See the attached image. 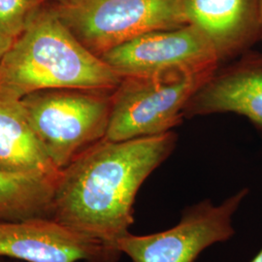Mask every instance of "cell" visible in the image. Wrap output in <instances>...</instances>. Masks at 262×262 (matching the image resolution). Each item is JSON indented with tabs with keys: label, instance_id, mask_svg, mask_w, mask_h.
<instances>
[{
	"label": "cell",
	"instance_id": "cell-1",
	"mask_svg": "<svg viewBox=\"0 0 262 262\" xmlns=\"http://www.w3.org/2000/svg\"><path fill=\"white\" fill-rule=\"evenodd\" d=\"M177 139L170 131L95 143L60 170L52 219L118 248V241L134 224V203L140 187L171 156Z\"/></svg>",
	"mask_w": 262,
	"mask_h": 262
},
{
	"label": "cell",
	"instance_id": "cell-2",
	"mask_svg": "<svg viewBox=\"0 0 262 262\" xmlns=\"http://www.w3.org/2000/svg\"><path fill=\"white\" fill-rule=\"evenodd\" d=\"M122 79L74 37L50 1L0 62V94L17 100L49 89L113 91Z\"/></svg>",
	"mask_w": 262,
	"mask_h": 262
},
{
	"label": "cell",
	"instance_id": "cell-3",
	"mask_svg": "<svg viewBox=\"0 0 262 262\" xmlns=\"http://www.w3.org/2000/svg\"><path fill=\"white\" fill-rule=\"evenodd\" d=\"M113 91L49 89L20 99L32 129L58 170L105 138Z\"/></svg>",
	"mask_w": 262,
	"mask_h": 262
},
{
	"label": "cell",
	"instance_id": "cell-4",
	"mask_svg": "<svg viewBox=\"0 0 262 262\" xmlns=\"http://www.w3.org/2000/svg\"><path fill=\"white\" fill-rule=\"evenodd\" d=\"M58 19L95 56L145 33L182 28V0H51Z\"/></svg>",
	"mask_w": 262,
	"mask_h": 262
},
{
	"label": "cell",
	"instance_id": "cell-5",
	"mask_svg": "<svg viewBox=\"0 0 262 262\" xmlns=\"http://www.w3.org/2000/svg\"><path fill=\"white\" fill-rule=\"evenodd\" d=\"M214 73L123 77L113 91L105 139L130 140L172 131L185 117L191 96Z\"/></svg>",
	"mask_w": 262,
	"mask_h": 262
},
{
	"label": "cell",
	"instance_id": "cell-6",
	"mask_svg": "<svg viewBox=\"0 0 262 262\" xmlns=\"http://www.w3.org/2000/svg\"><path fill=\"white\" fill-rule=\"evenodd\" d=\"M248 193L244 188L217 206L202 200L186 208L172 228L142 236L129 232L117 246L133 262H194L207 248L234 235L232 216Z\"/></svg>",
	"mask_w": 262,
	"mask_h": 262
},
{
	"label": "cell",
	"instance_id": "cell-7",
	"mask_svg": "<svg viewBox=\"0 0 262 262\" xmlns=\"http://www.w3.org/2000/svg\"><path fill=\"white\" fill-rule=\"evenodd\" d=\"M100 57L122 78L214 73L221 63L210 41L190 25L145 33Z\"/></svg>",
	"mask_w": 262,
	"mask_h": 262
},
{
	"label": "cell",
	"instance_id": "cell-8",
	"mask_svg": "<svg viewBox=\"0 0 262 262\" xmlns=\"http://www.w3.org/2000/svg\"><path fill=\"white\" fill-rule=\"evenodd\" d=\"M122 254L117 247L51 217L0 222V257L21 262H118Z\"/></svg>",
	"mask_w": 262,
	"mask_h": 262
},
{
	"label": "cell",
	"instance_id": "cell-9",
	"mask_svg": "<svg viewBox=\"0 0 262 262\" xmlns=\"http://www.w3.org/2000/svg\"><path fill=\"white\" fill-rule=\"evenodd\" d=\"M234 113L248 118L262 131V55L245 56L215 71L185 108V117Z\"/></svg>",
	"mask_w": 262,
	"mask_h": 262
},
{
	"label": "cell",
	"instance_id": "cell-10",
	"mask_svg": "<svg viewBox=\"0 0 262 262\" xmlns=\"http://www.w3.org/2000/svg\"><path fill=\"white\" fill-rule=\"evenodd\" d=\"M187 25L210 41L221 62L259 40L258 0H182Z\"/></svg>",
	"mask_w": 262,
	"mask_h": 262
},
{
	"label": "cell",
	"instance_id": "cell-11",
	"mask_svg": "<svg viewBox=\"0 0 262 262\" xmlns=\"http://www.w3.org/2000/svg\"><path fill=\"white\" fill-rule=\"evenodd\" d=\"M0 169L58 175L23 110L20 100L0 94Z\"/></svg>",
	"mask_w": 262,
	"mask_h": 262
},
{
	"label": "cell",
	"instance_id": "cell-12",
	"mask_svg": "<svg viewBox=\"0 0 262 262\" xmlns=\"http://www.w3.org/2000/svg\"><path fill=\"white\" fill-rule=\"evenodd\" d=\"M58 175L0 169V222L52 219Z\"/></svg>",
	"mask_w": 262,
	"mask_h": 262
},
{
	"label": "cell",
	"instance_id": "cell-13",
	"mask_svg": "<svg viewBox=\"0 0 262 262\" xmlns=\"http://www.w3.org/2000/svg\"><path fill=\"white\" fill-rule=\"evenodd\" d=\"M49 1L51 0H0V30L16 39Z\"/></svg>",
	"mask_w": 262,
	"mask_h": 262
},
{
	"label": "cell",
	"instance_id": "cell-14",
	"mask_svg": "<svg viewBox=\"0 0 262 262\" xmlns=\"http://www.w3.org/2000/svg\"><path fill=\"white\" fill-rule=\"evenodd\" d=\"M15 38L11 37L8 34L0 30V62L7 54L10 48L13 45Z\"/></svg>",
	"mask_w": 262,
	"mask_h": 262
},
{
	"label": "cell",
	"instance_id": "cell-15",
	"mask_svg": "<svg viewBox=\"0 0 262 262\" xmlns=\"http://www.w3.org/2000/svg\"><path fill=\"white\" fill-rule=\"evenodd\" d=\"M258 19H259V40L262 41V0H258Z\"/></svg>",
	"mask_w": 262,
	"mask_h": 262
},
{
	"label": "cell",
	"instance_id": "cell-16",
	"mask_svg": "<svg viewBox=\"0 0 262 262\" xmlns=\"http://www.w3.org/2000/svg\"><path fill=\"white\" fill-rule=\"evenodd\" d=\"M251 262H262V249L258 252V253L253 257V260Z\"/></svg>",
	"mask_w": 262,
	"mask_h": 262
},
{
	"label": "cell",
	"instance_id": "cell-17",
	"mask_svg": "<svg viewBox=\"0 0 262 262\" xmlns=\"http://www.w3.org/2000/svg\"><path fill=\"white\" fill-rule=\"evenodd\" d=\"M0 262H21V261H18V260H13V259H9V258H4V257H0Z\"/></svg>",
	"mask_w": 262,
	"mask_h": 262
},
{
	"label": "cell",
	"instance_id": "cell-18",
	"mask_svg": "<svg viewBox=\"0 0 262 262\" xmlns=\"http://www.w3.org/2000/svg\"><path fill=\"white\" fill-rule=\"evenodd\" d=\"M261 55H262V54H261Z\"/></svg>",
	"mask_w": 262,
	"mask_h": 262
}]
</instances>
